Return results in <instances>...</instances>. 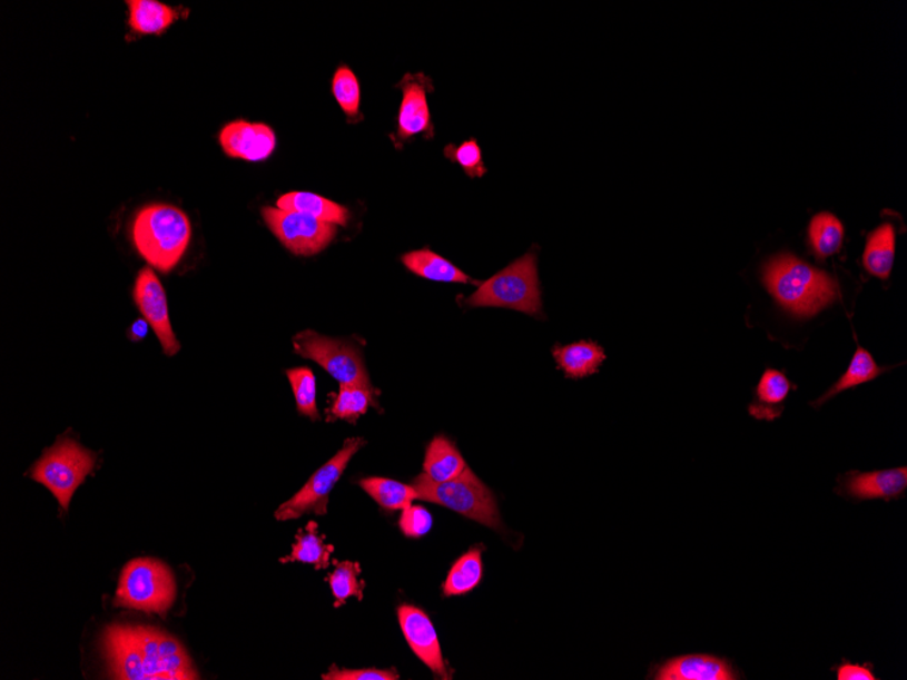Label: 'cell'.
Instances as JSON below:
<instances>
[{
    "mask_svg": "<svg viewBox=\"0 0 907 680\" xmlns=\"http://www.w3.org/2000/svg\"><path fill=\"white\" fill-rule=\"evenodd\" d=\"M101 651L114 679H199L180 642L157 629L110 624L102 633Z\"/></svg>",
    "mask_w": 907,
    "mask_h": 680,
    "instance_id": "cell-1",
    "label": "cell"
},
{
    "mask_svg": "<svg viewBox=\"0 0 907 680\" xmlns=\"http://www.w3.org/2000/svg\"><path fill=\"white\" fill-rule=\"evenodd\" d=\"M131 237L139 255L151 268L169 274L188 249L193 226L180 208L154 203L135 215Z\"/></svg>",
    "mask_w": 907,
    "mask_h": 680,
    "instance_id": "cell-2",
    "label": "cell"
},
{
    "mask_svg": "<svg viewBox=\"0 0 907 680\" xmlns=\"http://www.w3.org/2000/svg\"><path fill=\"white\" fill-rule=\"evenodd\" d=\"M763 282L775 299L799 317H811L837 299L838 288L826 272L812 268L792 255L770 259Z\"/></svg>",
    "mask_w": 907,
    "mask_h": 680,
    "instance_id": "cell-3",
    "label": "cell"
},
{
    "mask_svg": "<svg viewBox=\"0 0 907 680\" xmlns=\"http://www.w3.org/2000/svg\"><path fill=\"white\" fill-rule=\"evenodd\" d=\"M535 249L536 246L512 262L509 267L497 272L491 279L481 283L476 293L464 300V306L509 308L530 317L545 318L539 253Z\"/></svg>",
    "mask_w": 907,
    "mask_h": 680,
    "instance_id": "cell-4",
    "label": "cell"
},
{
    "mask_svg": "<svg viewBox=\"0 0 907 680\" xmlns=\"http://www.w3.org/2000/svg\"><path fill=\"white\" fill-rule=\"evenodd\" d=\"M412 486L423 502L442 505L486 528L503 530L495 494L469 467L460 477L441 484L420 474Z\"/></svg>",
    "mask_w": 907,
    "mask_h": 680,
    "instance_id": "cell-5",
    "label": "cell"
},
{
    "mask_svg": "<svg viewBox=\"0 0 907 680\" xmlns=\"http://www.w3.org/2000/svg\"><path fill=\"white\" fill-rule=\"evenodd\" d=\"M176 593V580L169 566L154 559H137L122 569L115 605L165 617L175 603Z\"/></svg>",
    "mask_w": 907,
    "mask_h": 680,
    "instance_id": "cell-6",
    "label": "cell"
},
{
    "mask_svg": "<svg viewBox=\"0 0 907 680\" xmlns=\"http://www.w3.org/2000/svg\"><path fill=\"white\" fill-rule=\"evenodd\" d=\"M97 455L80 446L72 438H60L48 449L34 466L30 469V479L48 487L58 499L65 511L73 493L83 484L86 477L95 470Z\"/></svg>",
    "mask_w": 907,
    "mask_h": 680,
    "instance_id": "cell-7",
    "label": "cell"
},
{
    "mask_svg": "<svg viewBox=\"0 0 907 680\" xmlns=\"http://www.w3.org/2000/svg\"><path fill=\"white\" fill-rule=\"evenodd\" d=\"M293 345L296 355L318 363L341 385L372 387L361 351L354 344L305 331L293 338Z\"/></svg>",
    "mask_w": 907,
    "mask_h": 680,
    "instance_id": "cell-8",
    "label": "cell"
},
{
    "mask_svg": "<svg viewBox=\"0 0 907 680\" xmlns=\"http://www.w3.org/2000/svg\"><path fill=\"white\" fill-rule=\"evenodd\" d=\"M366 444L363 437L347 438L343 449L323 467H319L292 500L279 506V510L275 513L277 521H294V519H299L306 513H316L319 516L326 515L329 494L335 490L352 457Z\"/></svg>",
    "mask_w": 907,
    "mask_h": 680,
    "instance_id": "cell-9",
    "label": "cell"
},
{
    "mask_svg": "<svg viewBox=\"0 0 907 680\" xmlns=\"http://www.w3.org/2000/svg\"><path fill=\"white\" fill-rule=\"evenodd\" d=\"M265 224L275 237L295 256H314L326 249L337 234L336 225L326 224L312 216L264 207Z\"/></svg>",
    "mask_w": 907,
    "mask_h": 680,
    "instance_id": "cell-10",
    "label": "cell"
},
{
    "mask_svg": "<svg viewBox=\"0 0 907 680\" xmlns=\"http://www.w3.org/2000/svg\"><path fill=\"white\" fill-rule=\"evenodd\" d=\"M398 88L403 91V101L397 117V147L417 135L434 139L435 128L428 104V95L434 92L432 79L423 72L406 73L400 80Z\"/></svg>",
    "mask_w": 907,
    "mask_h": 680,
    "instance_id": "cell-11",
    "label": "cell"
},
{
    "mask_svg": "<svg viewBox=\"0 0 907 680\" xmlns=\"http://www.w3.org/2000/svg\"><path fill=\"white\" fill-rule=\"evenodd\" d=\"M134 300L139 312L152 327L166 355L175 356L180 352L181 345L172 332L168 299L165 288L151 267L141 269L134 287Z\"/></svg>",
    "mask_w": 907,
    "mask_h": 680,
    "instance_id": "cell-12",
    "label": "cell"
},
{
    "mask_svg": "<svg viewBox=\"0 0 907 680\" xmlns=\"http://www.w3.org/2000/svg\"><path fill=\"white\" fill-rule=\"evenodd\" d=\"M907 490V467L874 470V472H850L839 475L836 493L855 503L869 500L893 502L905 496Z\"/></svg>",
    "mask_w": 907,
    "mask_h": 680,
    "instance_id": "cell-13",
    "label": "cell"
},
{
    "mask_svg": "<svg viewBox=\"0 0 907 680\" xmlns=\"http://www.w3.org/2000/svg\"><path fill=\"white\" fill-rule=\"evenodd\" d=\"M398 620L406 642H408L416 657L423 661L435 676L450 679L446 663H444L440 639H437L434 623L424 610L412 604L398 608Z\"/></svg>",
    "mask_w": 907,
    "mask_h": 680,
    "instance_id": "cell-14",
    "label": "cell"
},
{
    "mask_svg": "<svg viewBox=\"0 0 907 680\" xmlns=\"http://www.w3.org/2000/svg\"><path fill=\"white\" fill-rule=\"evenodd\" d=\"M219 144L230 158L262 162L273 156L276 135L267 124L236 120L221 128Z\"/></svg>",
    "mask_w": 907,
    "mask_h": 680,
    "instance_id": "cell-15",
    "label": "cell"
},
{
    "mask_svg": "<svg viewBox=\"0 0 907 680\" xmlns=\"http://www.w3.org/2000/svg\"><path fill=\"white\" fill-rule=\"evenodd\" d=\"M657 680H738L742 679L731 660L714 654H683L666 660L652 671Z\"/></svg>",
    "mask_w": 907,
    "mask_h": 680,
    "instance_id": "cell-16",
    "label": "cell"
},
{
    "mask_svg": "<svg viewBox=\"0 0 907 680\" xmlns=\"http://www.w3.org/2000/svg\"><path fill=\"white\" fill-rule=\"evenodd\" d=\"M796 388L798 386L788 380L783 371L768 368L755 388L749 413L757 420L775 422L781 417L788 395Z\"/></svg>",
    "mask_w": 907,
    "mask_h": 680,
    "instance_id": "cell-17",
    "label": "cell"
},
{
    "mask_svg": "<svg viewBox=\"0 0 907 680\" xmlns=\"http://www.w3.org/2000/svg\"><path fill=\"white\" fill-rule=\"evenodd\" d=\"M552 355L566 378L575 381L597 374L603 362L607 361L602 346L591 339L554 345Z\"/></svg>",
    "mask_w": 907,
    "mask_h": 680,
    "instance_id": "cell-18",
    "label": "cell"
},
{
    "mask_svg": "<svg viewBox=\"0 0 907 680\" xmlns=\"http://www.w3.org/2000/svg\"><path fill=\"white\" fill-rule=\"evenodd\" d=\"M401 263L404 267L412 272L413 275L437 283H459V284H474L480 286V282L473 280L471 276L462 272L447 258H444L437 253L432 252L430 247L424 249L413 250L405 253L401 257Z\"/></svg>",
    "mask_w": 907,
    "mask_h": 680,
    "instance_id": "cell-19",
    "label": "cell"
},
{
    "mask_svg": "<svg viewBox=\"0 0 907 680\" xmlns=\"http://www.w3.org/2000/svg\"><path fill=\"white\" fill-rule=\"evenodd\" d=\"M467 465L455 444L446 436H435L425 451L423 474L432 482H447L460 477Z\"/></svg>",
    "mask_w": 907,
    "mask_h": 680,
    "instance_id": "cell-20",
    "label": "cell"
},
{
    "mask_svg": "<svg viewBox=\"0 0 907 680\" xmlns=\"http://www.w3.org/2000/svg\"><path fill=\"white\" fill-rule=\"evenodd\" d=\"M277 208L312 216L314 219L332 225H347L348 209L323 196L308 194V191H288L277 200Z\"/></svg>",
    "mask_w": 907,
    "mask_h": 680,
    "instance_id": "cell-21",
    "label": "cell"
},
{
    "mask_svg": "<svg viewBox=\"0 0 907 680\" xmlns=\"http://www.w3.org/2000/svg\"><path fill=\"white\" fill-rule=\"evenodd\" d=\"M128 24L137 35H162L181 12L157 0H128Z\"/></svg>",
    "mask_w": 907,
    "mask_h": 680,
    "instance_id": "cell-22",
    "label": "cell"
},
{
    "mask_svg": "<svg viewBox=\"0 0 907 680\" xmlns=\"http://www.w3.org/2000/svg\"><path fill=\"white\" fill-rule=\"evenodd\" d=\"M887 369L890 368L879 367L878 363L875 362V358L867 349L861 348V346H857L854 358H851L849 367L847 371H845L841 378H839L828 392L820 395L817 401H814L811 406H824L826 402L835 398L839 393L847 392L849 388H855L864 385V383L879 378V376L886 373Z\"/></svg>",
    "mask_w": 907,
    "mask_h": 680,
    "instance_id": "cell-23",
    "label": "cell"
},
{
    "mask_svg": "<svg viewBox=\"0 0 907 680\" xmlns=\"http://www.w3.org/2000/svg\"><path fill=\"white\" fill-rule=\"evenodd\" d=\"M896 257V230L890 224L881 225L868 235L862 263L869 274L888 279Z\"/></svg>",
    "mask_w": 907,
    "mask_h": 680,
    "instance_id": "cell-24",
    "label": "cell"
},
{
    "mask_svg": "<svg viewBox=\"0 0 907 680\" xmlns=\"http://www.w3.org/2000/svg\"><path fill=\"white\" fill-rule=\"evenodd\" d=\"M483 546H473L456 560L443 585L444 597H461L477 589L483 580Z\"/></svg>",
    "mask_w": 907,
    "mask_h": 680,
    "instance_id": "cell-25",
    "label": "cell"
},
{
    "mask_svg": "<svg viewBox=\"0 0 907 680\" xmlns=\"http://www.w3.org/2000/svg\"><path fill=\"white\" fill-rule=\"evenodd\" d=\"M333 552H335V546L326 545L325 535L318 534V524L310 522L306 525V529L298 531L292 554L280 559V562L283 564L304 562V564L314 565L317 571H321V569L329 566Z\"/></svg>",
    "mask_w": 907,
    "mask_h": 680,
    "instance_id": "cell-26",
    "label": "cell"
},
{
    "mask_svg": "<svg viewBox=\"0 0 907 680\" xmlns=\"http://www.w3.org/2000/svg\"><path fill=\"white\" fill-rule=\"evenodd\" d=\"M376 394L378 392L373 386L342 385L331 410L326 412L328 422L347 420V422L356 423L357 418L367 413L369 406H379L375 401Z\"/></svg>",
    "mask_w": 907,
    "mask_h": 680,
    "instance_id": "cell-27",
    "label": "cell"
},
{
    "mask_svg": "<svg viewBox=\"0 0 907 680\" xmlns=\"http://www.w3.org/2000/svg\"><path fill=\"white\" fill-rule=\"evenodd\" d=\"M844 226L835 215L820 213L814 216L808 227V238L812 252L820 259L828 258L841 249L844 240Z\"/></svg>",
    "mask_w": 907,
    "mask_h": 680,
    "instance_id": "cell-28",
    "label": "cell"
},
{
    "mask_svg": "<svg viewBox=\"0 0 907 680\" xmlns=\"http://www.w3.org/2000/svg\"><path fill=\"white\" fill-rule=\"evenodd\" d=\"M361 486L387 511L405 510L417 499L415 487L394 480L366 479L361 481Z\"/></svg>",
    "mask_w": 907,
    "mask_h": 680,
    "instance_id": "cell-29",
    "label": "cell"
},
{
    "mask_svg": "<svg viewBox=\"0 0 907 680\" xmlns=\"http://www.w3.org/2000/svg\"><path fill=\"white\" fill-rule=\"evenodd\" d=\"M289 383H292L296 410L313 422L319 420L317 407V385L316 376L307 367H298L287 371Z\"/></svg>",
    "mask_w": 907,
    "mask_h": 680,
    "instance_id": "cell-30",
    "label": "cell"
},
{
    "mask_svg": "<svg viewBox=\"0 0 907 680\" xmlns=\"http://www.w3.org/2000/svg\"><path fill=\"white\" fill-rule=\"evenodd\" d=\"M361 565L357 562H336L335 572L329 576L333 597L336 599L335 608H341L348 598L355 597L362 601L364 583L359 581Z\"/></svg>",
    "mask_w": 907,
    "mask_h": 680,
    "instance_id": "cell-31",
    "label": "cell"
},
{
    "mask_svg": "<svg viewBox=\"0 0 907 680\" xmlns=\"http://www.w3.org/2000/svg\"><path fill=\"white\" fill-rule=\"evenodd\" d=\"M443 154L453 164L461 166L469 178H483L489 173L477 139H469L460 146L450 144L444 147Z\"/></svg>",
    "mask_w": 907,
    "mask_h": 680,
    "instance_id": "cell-32",
    "label": "cell"
},
{
    "mask_svg": "<svg viewBox=\"0 0 907 680\" xmlns=\"http://www.w3.org/2000/svg\"><path fill=\"white\" fill-rule=\"evenodd\" d=\"M332 92L341 108L348 116L359 114L361 86L354 72L347 66L338 68L332 80Z\"/></svg>",
    "mask_w": 907,
    "mask_h": 680,
    "instance_id": "cell-33",
    "label": "cell"
},
{
    "mask_svg": "<svg viewBox=\"0 0 907 680\" xmlns=\"http://www.w3.org/2000/svg\"><path fill=\"white\" fill-rule=\"evenodd\" d=\"M434 525V519L427 509L422 505H410L403 510L400 519V529L405 536L422 538L427 535Z\"/></svg>",
    "mask_w": 907,
    "mask_h": 680,
    "instance_id": "cell-34",
    "label": "cell"
},
{
    "mask_svg": "<svg viewBox=\"0 0 907 680\" xmlns=\"http://www.w3.org/2000/svg\"><path fill=\"white\" fill-rule=\"evenodd\" d=\"M324 680H398V672L392 670H341L337 666H332L328 673L323 676Z\"/></svg>",
    "mask_w": 907,
    "mask_h": 680,
    "instance_id": "cell-35",
    "label": "cell"
},
{
    "mask_svg": "<svg viewBox=\"0 0 907 680\" xmlns=\"http://www.w3.org/2000/svg\"><path fill=\"white\" fill-rule=\"evenodd\" d=\"M831 671L836 673L837 680H878L875 676L874 664L864 663L855 664L849 660L842 659L841 664L831 667Z\"/></svg>",
    "mask_w": 907,
    "mask_h": 680,
    "instance_id": "cell-36",
    "label": "cell"
},
{
    "mask_svg": "<svg viewBox=\"0 0 907 680\" xmlns=\"http://www.w3.org/2000/svg\"><path fill=\"white\" fill-rule=\"evenodd\" d=\"M148 325L150 324H148L145 318L135 321L127 332L128 338L131 339L132 343L141 342V339L147 336Z\"/></svg>",
    "mask_w": 907,
    "mask_h": 680,
    "instance_id": "cell-37",
    "label": "cell"
}]
</instances>
